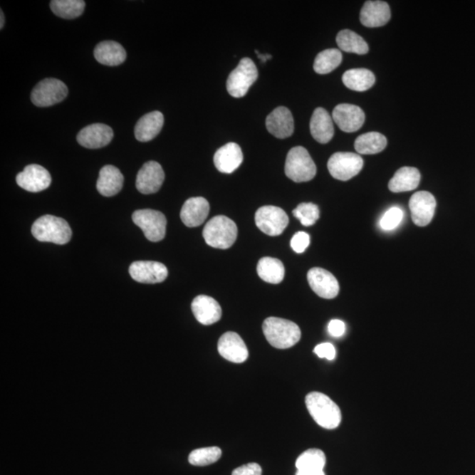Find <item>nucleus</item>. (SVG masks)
<instances>
[{"instance_id": "nucleus-1", "label": "nucleus", "mask_w": 475, "mask_h": 475, "mask_svg": "<svg viewBox=\"0 0 475 475\" xmlns=\"http://www.w3.org/2000/svg\"><path fill=\"white\" fill-rule=\"evenodd\" d=\"M306 405L313 420L320 427L333 429L341 424V410L326 395L319 392H310L306 395Z\"/></svg>"}, {"instance_id": "nucleus-2", "label": "nucleus", "mask_w": 475, "mask_h": 475, "mask_svg": "<svg viewBox=\"0 0 475 475\" xmlns=\"http://www.w3.org/2000/svg\"><path fill=\"white\" fill-rule=\"evenodd\" d=\"M263 330L271 346L279 350L289 349L301 338V328L293 321L269 317L264 320Z\"/></svg>"}, {"instance_id": "nucleus-3", "label": "nucleus", "mask_w": 475, "mask_h": 475, "mask_svg": "<svg viewBox=\"0 0 475 475\" xmlns=\"http://www.w3.org/2000/svg\"><path fill=\"white\" fill-rule=\"evenodd\" d=\"M32 234L37 241L58 245L67 244L72 239L73 231L65 219L52 215H44L32 226Z\"/></svg>"}, {"instance_id": "nucleus-4", "label": "nucleus", "mask_w": 475, "mask_h": 475, "mask_svg": "<svg viewBox=\"0 0 475 475\" xmlns=\"http://www.w3.org/2000/svg\"><path fill=\"white\" fill-rule=\"evenodd\" d=\"M203 235L205 242L212 248L227 249L236 241L238 228L227 216H216L204 226Z\"/></svg>"}, {"instance_id": "nucleus-5", "label": "nucleus", "mask_w": 475, "mask_h": 475, "mask_svg": "<svg viewBox=\"0 0 475 475\" xmlns=\"http://www.w3.org/2000/svg\"><path fill=\"white\" fill-rule=\"evenodd\" d=\"M284 171L291 181L306 182L315 177L317 168L308 150L296 147L288 152Z\"/></svg>"}, {"instance_id": "nucleus-6", "label": "nucleus", "mask_w": 475, "mask_h": 475, "mask_svg": "<svg viewBox=\"0 0 475 475\" xmlns=\"http://www.w3.org/2000/svg\"><path fill=\"white\" fill-rule=\"evenodd\" d=\"M257 78L256 66L251 59L242 58L236 68L230 73L227 78V91L234 98H241L246 95Z\"/></svg>"}, {"instance_id": "nucleus-7", "label": "nucleus", "mask_w": 475, "mask_h": 475, "mask_svg": "<svg viewBox=\"0 0 475 475\" xmlns=\"http://www.w3.org/2000/svg\"><path fill=\"white\" fill-rule=\"evenodd\" d=\"M132 220L150 241L159 242L166 236L167 219L162 212L150 209H138L133 213Z\"/></svg>"}, {"instance_id": "nucleus-8", "label": "nucleus", "mask_w": 475, "mask_h": 475, "mask_svg": "<svg viewBox=\"0 0 475 475\" xmlns=\"http://www.w3.org/2000/svg\"><path fill=\"white\" fill-rule=\"evenodd\" d=\"M68 95V88L57 78H45L40 81L31 93V100L37 107L53 106L63 102Z\"/></svg>"}, {"instance_id": "nucleus-9", "label": "nucleus", "mask_w": 475, "mask_h": 475, "mask_svg": "<svg viewBox=\"0 0 475 475\" xmlns=\"http://www.w3.org/2000/svg\"><path fill=\"white\" fill-rule=\"evenodd\" d=\"M364 167L360 155L353 152H336L328 160L329 173L339 181H349L356 177Z\"/></svg>"}, {"instance_id": "nucleus-10", "label": "nucleus", "mask_w": 475, "mask_h": 475, "mask_svg": "<svg viewBox=\"0 0 475 475\" xmlns=\"http://www.w3.org/2000/svg\"><path fill=\"white\" fill-rule=\"evenodd\" d=\"M258 228L268 236H278L289 224V218L283 209L276 207H261L256 213Z\"/></svg>"}, {"instance_id": "nucleus-11", "label": "nucleus", "mask_w": 475, "mask_h": 475, "mask_svg": "<svg viewBox=\"0 0 475 475\" xmlns=\"http://www.w3.org/2000/svg\"><path fill=\"white\" fill-rule=\"evenodd\" d=\"M16 182L21 189L37 193L47 189L51 184V174L40 165L32 164L18 174Z\"/></svg>"}, {"instance_id": "nucleus-12", "label": "nucleus", "mask_w": 475, "mask_h": 475, "mask_svg": "<svg viewBox=\"0 0 475 475\" xmlns=\"http://www.w3.org/2000/svg\"><path fill=\"white\" fill-rule=\"evenodd\" d=\"M437 202L432 193L419 192L410 198L409 209L413 222L418 226H426L435 214Z\"/></svg>"}, {"instance_id": "nucleus-13", "label": "nucleus", "mask_w": 475, "mask_h": 475, "mask_svg": "<svg viewBox=\"0 0 475 475\" xmlns=\"http://www.w3.org/2000/svg\"><path fill=\"white\" fill-rule=\"evenodd\" d=\"M333 121L344 132H355L361 128L365 121V115L356 105L339 104L333 110Z\"/></svg>"}, {"instance_id": "nucleus-14", "label": "nucleus", "mask_w": 475, "mask_h": 475, "mask_svg": "<svg viewBox=\"0 0 475 475\" xmlns=\"http://www.w3.org/2000/svg\"><path fill=\"white\" fill-rule=\"evenodd\" d=\"M129 271L135 281L142 283H162L168 276L167 267L158 261H135L130 265Z\"/></svg>"}, {"instance_id": "nucleus-15", "label": "nucleus", "mask_w": 475, "mask_h": 475, "mask_svg": "<svg viewBox=\"0 0 475 475\" xmlns=\"http://www.w3.org/2000/svg\"><path fill=\"white\" fill-rule=\"evenodd\" d=\"M310 287L318 296L332 299L339 293V283L332 273L321 268H313L308 273Z\"/></svg>"}, {"instance_id": "nucleus-16", "label": "nucleus", "mask_w": 475, "mask_h": 475, "mask_svg": "<svg viewBox=\"0 0 475 475\" xmlns=\"http://www.w3.org/2000/svg\"><path fill=\"white\" fill-rule=\"evenodd\" d=\"M164 179L162 167L158 162H148L144 164L137 173L136 187L142 194H155L162 188Z\"/></svg>"}, {"instance_id": "nucleus-17", "label": "nucleus", "mask_w": 475, "mask_h": 475, "mask_svg": "<svg viewBox=\"0 0 475 475\" xmlns=\"http://www.w3.org/2000/svg\"><path fill=\"white\" fill-rule=\"evenodd\" d=\"M113 137L114 132L110 126L103 123H93L80 130L77 140L83 147L99 149L106 147Z\"/></svg>"}, {"instance_id": "nucleus-18", "label": "nucleus", "mask_w": 475, "mask_h": 475, "mask_svg": "<svg viewBox=\"0 0 475 475\" xmlns=\"http://www.w3.org/2000/svg\"><path fill=\"white\" fill-rule=\"evenodd\" d=\"M218 350L220 356L235 364H241L249 357L248 348L237 333L224 334L219 339Z\"/></svg>"}, {"instance_id": "nucleus-19", "label": "nucleus", "mask_w": 475, "mask_h": 475, "mask_svg": "<svg viewBox=\"0 0 475 475\" xmlns=\"http://www.w3.org/2000/svg\"><path fill=\"white\" fill-rule=\"evenodd\" d=\"M268 132L276 138H287L294 132V119L290 110L278 107L269 114L266 119Z\"/></svg>"}, {"instance_id": "nucleus-20", "label": "nucleus", "mask_w": 475, "mask_h": 475, "mask_svg": "<svg viewBox=\"0 0 475 475\" xmlns=\"http://www.w3.org/2000/svg\"><path fill=\"white\" fill-rule=\"evenodd\" d=\"M192 312L198 323L208 326L221 319L222 309L219 303L207 295H199L194 298Z\"/></svg>"}, {"instance_id": "nucleus-21", "label": "nucleus", "mask_w": 475, "mask_h": 475, "mask_svg": "<svg viewBox=\"0 0 475 475\" xmlns=\"http://www.w3.org/2000/svg\"><path fill=\"white\" fill-rule=\"evenodd\" d=\"M391 18V10L387 2L366 1L360 12L361 24L367 28L386 25Z\"/></svg>"}, {"instance_id": "nucleus-22", "label": "nucleus", "mask_w": 475, "mask_h": 475, "mask_svg": "<svg viewBox=\"0 0 475 475\" xmlns=\"http://www.w3.org/2000/svg\"><path fill=\"white\" fill-rule=\"evenodd\" d=\"M209 212V202L204 197H192L183 204L181 219L186 226L197 227L207 220Z\"/></svg>"}, {"instance_id": "nucleus-23", "label": "nucleus", "mask_w": 475, "mask_h": 475, "mask_svg": "<svg viewBox=\"0 0 475 475\" xmlns=\"http://www.w3.org/2000/svg\"><path fill=\"white\" fill-rule=\"evenodd\" d=\"M243 162V153L239 145L228 143L219 148L214 155V164L216 169L224 174H231Z\"/></svg>"}, {"instance_id": "nucleus-24", "label": "nucleus", "mask_w": 475, "mask_h": 475, "mask_svg": "<svg viewBox=\"0 0 475 475\" xmlns=\"http://www.w3.org/2000/svg\"><path fill=\"white\" fill-rule=\"evenodd\" d=\"M310 130L314 140L320 144H327L334 137L333 118L323 108H317L310 122Z\"/></svg>"}, {"instance_id": "nucleus-25", "label": "nucleus", "mask_w": 475, "mask_h": 475, "mask_svg": "<svg viewBox=\"0 0 475 475\" xmlns=\"http://www.w3.org/2000/svg\"><path fill=\"white\" fill-rule=\"evenodd\" d=\"M123 179V175L118 167L107 165L100 171L97 190L104 197H114L121 192Z\"/></svg>"}, {"instance_id": "nucleus-26", "label": "nucleus", "mask_w": 475, "mask_h": 475, "mask_svg": "<svg viewBox=\"0 0 475 475\" xmlns=\"http://www.w3.org/2000/svg\"><path fill=\"white\" fill-rule=\"evenodd\" d=\"M164 115L162 112L153 111L145 115L135 126V137L140 142H148L162 132Z\"/></svg>"}, {"instance_id": "nucleus-27", "label": "nucleus", "mask_w": 475, "mask_h": 475, "mask_svg": "<svg viewBox=\"0 0 475 475\" xmlns=\"http://www.w3.org/2000/svg\"><path fill=\"white\" fill-rule=\"evenodd\" d=\"M93 55L97 61L108 66L122 65L127 57L125 48L115 41H104L97 44Z\"/></svg>"}, {"instance_id": "nucleus-28", "label": "nucleus", "mask_w": 475, "mask_h": 475, "mask_svg": "<svg viewBox=\"0 0 475 475\" xmlns=\"http://www.w3.org/2000/svg\"><path fill=\"white\" fill-rule=\"evenodd\" d=\"M420 181L421 174L417 168L404 167L396 172L389 182L388 188L394 193L411 192L417 188Z\"/></svg>"}, {"instance_id": "nucleus-29", "label": "nucleus", "mask_w": 475, "mask_h": 475, "mask_svg": "<svg viewBox=\"0 0 475 475\" xmlns=\"http://www.w3.org/2000/svg\"><path fill=\"white\" fill-rule=\"evenodd\" d=\"M258 276L264 282L278 284L283 281L286 268L281 261L272 257H263L257 265Z\"/></svg>"}, {"instance_id": "nucleus-30", "label": "nucleus", "mask_w": 475, "mask_h": 475, "mask_svg": "<svg viewBox=\"0 0 475 475\" xmlns=\"http://www.w3.org/2000/svg\"><path fill=\"white\" fill-rule=\"evenodd\" d=\"M343 82L348 88L353 91L365 92L375 83V76L367 69H351L344 73Z\"/></svg>"}, {"instance_id": "nucleus-31", "label": "nucleus", "mask_w": 475, "mask_h": 475, "mask_svg": "<svg viewBox=\"0 0 475 475\" xmlns=\"http://www.w3.org/2000/svg\"><path fill=\"white\" fill-rule=\"evenodd\" d=\"M387 145V137L380 132L362 134L355 141V149L359 155H377L382 152Z\"/></svg>"}, {"instance_id": "nucleus-32", "label": "nucleus", "mask_w": 475, "mask_h": 475, "mask_svg": "<svg viewBox=\"0 0 475 475\" xmlns=\"http://www.w3.org/2000/svg\"><path fill=\"white\" fill-rule=\"evenodd\" d=\"M336 43L342 51L358 55L368 53L369 46L362 36L349 29H344L336 36Z\"/></svg>"}, {"instance_id": "nucleus-33", "label": "nucleus", "mask_w": 475, "mask_h": 475, "mask_svg": "<svg viewBox=\"0 0 475 475\" xmlns=\"http://www.w3.org/2000/svg\"><path fill=\"white\" fill-rule=\"evenodd\" d=\"M342 61V52L336 48H329V50L321 51L314 60V72L318 74H328L338 68Z\"/></svg>"}, {"instance_id": "nucleus-34", "label": "nucleus", "mask_w": 475, "mask_h": 475, "mask_svg": "<svg viewBox=\"0 0 475 475\" xmlns=\"http://www.w3.org/2000/svg\"><path fill=\"white\" fill-rule=\"evenodd\" d=\"M85 2L83 0H53L51 9L57 16L63 19H75L84 13Z\"/></svg>"}, {"instance_id": "nucleus-35", "label": "nucleus", "mask_w": 475, "mask_h": 475, "mask_svg": "<svg viewBox=\"0 0 475 475\" xmlns=\"http://www.w3.org/2000/svg\"><path fill=\"white\" fill-rule=\"evenodd\" d=\"M326 465V456L319 449H309L299 456L296 461V467L301 471L323 470Z\"/></svg>"}, {"instance_id": "nucleus-36", "label": "nucleus", "mask_w": 475, "mask_h": 475, "mask_svg": "<svg viewBox=\"0 0 475 475\" xmlns=\"http://www.w3.org/2000/svg\"><path fill=\"white\" fill-rule=\"evenodd\" d=\"M221 449L216 447L197 449L189 456V462L193 466H204L212 465L221 457Z\"/></svg>"}, {"instance_id": "nucleus-37", "label": "nucleus", "mask_w": 475, "mask_h": 475, "mask_svg": "<svg viewBox=\"0 0 475 475\" xmlns=\"http://www.w3.org/2000/svg\"><path fill=\"white\" fill-rule=\"evenodd\" d=\"M293 213L304 226H311L320 219L319 207L312 203L299 204Z\"/></svg>"}, {"instance_id": "nucleus-38", "label": "nucleus", "mask_w": 475, "mask_h": 475, "mask_svg": "<svg viewBox=\"0 0 475 475\" xmlns=\"http://www.w3.org/2000/svg\"><path fill=\"white\" fill-rule=\"evenodd\" d=\"M403 212L399 207L389 209L380 219V226L384 231L395 230L402 221Z\"/></svg>"}, {"instance_id": "nucleus-39", "label": "nucleus", "mask_w": 475, "mask_h": 475, "mask_svg": "<svg viewBox=\"0 0 475 475\" xmlns=\"http://www.w3.org/2000/svg\"><path fill=\"white\" fill-rule=\"evenodd\" d=\"M310 244V236L305 231H298L291 241V249L293 251L301 254L306 251Z\"/></svg>"}, {"instance_id": "nucleus-40", "label": "nucleus", "mask_w": 475, "mask_h": 475, "mask_svg": "<svg viewBox=\"0 0 475 475\" xmlns=\"http://www.w3.org/2000/svg\"><path fill=\"white\" fill-rule=\"evenodd\" d=\"M314 353L320 358H327L328 360H333L336 356L335 348L329 343H320L314 348Z\"/></svg>"}, {"instance_id": "nucleus-41", "label": "nucleus", "mask_w": 475, "mask_h": 475, "mask_svg": "<svg viewBox=\"0 0 475 475\" xmlns=\"http://www.w3.org/2000/svg\"><path fill=\"white\" fill-rule=\"evenodd\" d=\"M263 470L257 463H249L234 469L231 475H261Z\"/></svg>"}, {"instance_id": "nucleus-42", "label": "nucleus", "mask_w": 475, "mask_h": 475, "mask_svg": "<svg viewBox=\"0 0 475 475\" xmlns=\"http://www.w3.org/2000/svg\"><path fill=\"white\" fill-rule=\"evenodd\" d=\"M328 333L334 338H341L345 333V323L340 320H332L328 324Z\"/></svg>"}, {"instance_id": "nucleus-43", "label": "nucleus", "mask_w": 475, "mask_h": 475, "mask_svg": "<svg viewBox=\"0 0 475 475\" xmlns=\"http://www.w3.org/2000/svg\"><path fill=\"white\" fill-rule=\"evenodd\" d=\"M296 475H325L323 470L320 471H301L298 470Z\"/></svg>"}, {"instance_id": "nucleus-44", "label": "nucleus", "mask_w": 475, "mask_h": 475, "mask_svg": "<svg viewBox=\"0 0 475 475\" xmlns=\"http://www.w3.org/2000/svg\"><path fill=\"white\" fill-rule=\"evenodd\" d=\"M0 20H1V22H0V28H4V24H5V16H4V13L3 11H1V13H0Z\"/></svg>"}]
</instances>
